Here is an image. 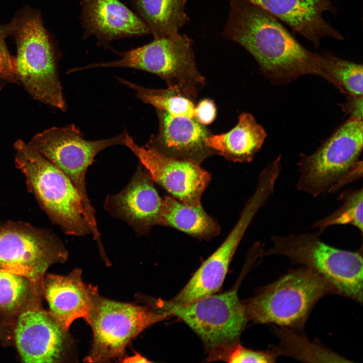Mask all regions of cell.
I'll return each instance as SVG.
<instances>
[{"mask_svg":"<svg viewBox=\"0 0 363 363\" xmlns=\"http://www.w3.org/2000/svg\"><path fill=\"white\" fill-rule=\"evenodd\" d=\"M228 1L223 37L247 50L269 80L286 84L306 75L327 80L320 54L302 46L279 20L248 2Z\"/></svg>","mask_w":363,"mask_h":363,"instance_id":"obj_1","label":"cell"},{"mask_svg":"<svg viewBox=\"0 0 363 363\" xmlns=\"http://www.w3.org/2000/svg\"><path fill=\"white\" fill-rule=\"evenodd\" d=\"M14 149L16 167L51 221L68 235L91 234L82 198L67 175L28 143L18 140Z\"/></svg>","mask_w":363,"mask_h":363,"instance_id":"obj_2","label":"cell"},{"mask_svg":"<svg viewBox=\"0 0 363 363\" xmlns=\"http://www.w3.org/2000/svg\"><path fill=\"white\" fill-rule=\"evenodd\" d=\"M8 24L17 48V78L35 99L62 110L66 109L58 79L54 49L41 14L29 7L18 12Z\"/></svg>","mask_w":363,"mask_h":363,"instance_id":"obj_3","label":"cell"},{"mask_svg":"<svg viewBox=\"0 0 363 363\" xmlns=\"http://www.w3.org/2000/svg\"><path fill=\"white\" fill-rule=\"evenodd\" d=\"M362 120L350 118L314 153L301 154L298 191L317 197L362 176Z\"/></svg>","mask_w":363,"mask_h":363,"instance_id":"obj_4","label":"cell"},{"mask_svg":"<svg viewBox=\"0 0 363 363\" xmlns=\"http://www.w3.org/2000/svg\"><path fill=\"white\" fill-rule=\"evenodd\" d=\"M336 294L333 286L316 272L302 267L289 271L262 287L245 305L248 320L302 331L316 304Z\"/></svg>","mask_w":363,"mask_h":363,"instance_id":"obj_5","label":"cell"},{"mask_svg":"<svg viewBox=\"0 0 363 363\" xmlns=\"http://www.w3.org/2000/svg\"><path fill=\"white\" fill-rule=\"evenodd\" d=\"M136 96L157 110L158 133L148 144L158 151L198 164L215 153L206 144V139L211 134L197 119L194 100L169 88L140 86Z\"/></svg>","mask_w":363,"mask_h":363,"instance_id":"obj_6","label":"cell"},{"mask_svg":"<svg viewBox=\"0 0 363 363\" xmlns=\"http://www.w3.org/2000/svg\"><path fill=\"white\" fill-rule=\"evenodd\" d=\"M321 234L305 232L286 236L273 235L272 247L265 255L286 257L316 272L335 290L337 294L362 302V250L346 251L323 241Z\"/></svg>","mask_w":363,"mask_h":363,"instance_id":"obj_7","label":"cell"},{"mask_svg":"<svg viewBox=\"0 0 363 363\" xmlns=\"http://www.w3.org/2000/svg\"><path fill=\"white\" fill-rule=\"evenodd\" d=\"M193 40L186 34L159 38L132 49L119 51L109 48L120 56L117 60L89 64L79 71L102 67L138 69L157 75L169 88L195 101L205 84L197 68Z\"/></svg>","mask_w":363,"mask_h":363,"instance_id":"obj_8","label":"cell"},{"mask_svg":"<svg viewBox=\"0 0 363 363\" xmlns=\"http://www.w3.org/2000/svg\"><path fill=\"white\" fill-rule=\"evenodd\" d=\"M137 299L180 319L211 350L237 343L248 320L245 305L239 300L236 289L186 304L143 294H137Z\"/></svg>","mask_w":363,"mask_h":363,"instance_id":"obj_9","label":"cell"},{"mask_svg":"<svg viewBox=\"0 0 363 363\" xmlns=\"http://www.w3.org/2000/svg\"><path fill=\"white\" fill-rule=\"evenodd\" d=\"M171 317L146 305L116 301L99 294L86 321L92 330L93 342L84 361L107 362L122 359L134 338L148 327Z\"/></svg>","mask_w":363,"mask_h":363,"instance_id":"obj_10","label":"cell"},{"mask_svg":"<svg viewBox=\"0 0 363 363\" xmlns=\"http://www.w3.org/2000/svg\"><path fill=\"white\" fill-rule=\"evenodd\" d=\"M127 131L112 138L95 141L83 138L74 125L53 127L36 134L28 144L60 169L79 192L92 231L98 229L94 210L88 196L86 174L95 157L112 146L125 145Z\"/></svg>","mask_w":363,"mask_h":363,"instance_id":"obj_11","label":"cell"},{"mask_svg":"<svg viewBox=\"0 0 363 363\" xmlns=\"http://www.w3.org/2000/svg\"><path fill=\"white\" fill-rule=\"evenodd\" d=\"M68 258V251L51 232L26 222L0 221V271L37 285L50 266Z\"/></svg>","mask_w":363,"mask_h":363,"instance_id":"obj_12","label":"cell"},{"mask_svg":"<svg viewBox=\"0 0 363 363\" xmlns=\"http://www.w3.org/2000/svg\"><path fill=\"white\" fill-rule=\"evenodd\" d=\"M124 145L139 159L153 180L172 197L189 205L201 204V197L210 175L200 164L168 156L149 144L140 146L128 132Z\"/></svg>","mask_w":363,"mask_h":363,"instance_id":"obj_13","label":"cell"},{"mask_svg":"<svg viewBox=\"0 0 363 363\" xmlns=\"http://www.w3.org/2000/svg\"><path fill=\"white\" fill-rule=\"evenodd\" d=\"M48 311L27 308L20 312L15 329L16 345L25 362L50 363L73 351V341Z\"/></svg>","mask_w":363,"mask_h":363,"instance_id":"obj_14","label":"cell"},{"mask_svg":"<svg viewBox=\"0 0 363 363\" xmlns=\"http://www.w3.org/2000/svg\"><path fill=\"white\" fill-rule=\"evenodd\" d=\"M148 171L139 165L128 184L119 193L108 195L104 207L112 216L132 227L139 236L149 234L159 225L162 201Z\"/></svg>","mask_w":363,"mask_h":363,"instance_id":"obj_15","label":"cell"},{"mask_svg":"<svg viewBox=\"0 0 363 363\" xmlns=\"http://www.w3.org/2000/svg\"><path fill=\"white\" fill-rule=\"evenodd\" d=\"M83 39L94 36L97 44L109 48L122 38L151 34L141 18L120 0H79Z\"/></svg>","mask_w":363,"mask_h":363,"instance_id":"obj_16","label":"cell"},{"mask_svg":"<svg viewBox=\"0 0 363 363\" xmlns=\"http://www.w3.org/2000/svg\"><path fill=\"white\" fill-rule=\"evenodd\" d=\"M41 284L49 312L68 330L77 319L87 321L99 295L97 286L84 283L79 268L65 276L48 274Z\"/></svg>","mask_w":363,"mask_h":363,"instance_id":"obj_17","label":"cell"},{"mask_svg":"<svg viewBox=\"0 0 363 363\" xmlns=\"http://www.w3.org/2000/svg\"><path fill=\"white\" fill-rule=\"evenodd\" d=\"M254 217L250 209H244L240 217L222 244L202 264L171 301L186 304L214 294L221 287L234 254Z\"/></svg>","mask_w":363,"mask_h":363,"instance_id":"obj_18","label":"cell"},{"mask_svg":"<svg viewBox=\"0 0 363 363\" xmlns=\"http://www.w3.org/2000/svg\"><path fill=\"white\" fill-rule=\"evenodd\" d=\"M244 1L266 11L316 46L325 37L343 39L323 17L324 12L334 11L332 0Z\"/></svg>","mask_w":363,"mask_h":363,"instance_id":"obj_19","label":"cell"},{"mask_svg":"<svg viewBox=\"0 0 363 363\" xmlns=\"http://www.w3.org/2000/svg\"><path fill=\"white\" fill-rule=\"evenodd\" d=\"M266 137L264 129L253 115L243 112L231 130L221 134H211L205 142L215 153L229 160L250 162L261 148Z\"/></svg>","mask_w":363,"mask_h":363,"instance_id":"obj_20","label":"cell"},{"mask_svg":"<svg viewBox=\"0 0 363 363\" xmlns=\"http://www.w3.org/2000/svg\"><path fill=\"white\" fill-rule=\"evenodd\" d=\"M159 225L174 228L201 239L213 238L220 231L217 222L201 204L187 205L171 196L163 199Z\"/></svg>","mask_w":363,"mask_h":363,"instance_id":"obj_21","label":"cell"},{"mask_svg":"<svg viewBox=\"0 0 363 363\" xmlns=\"http://www.w3.org/2000/svg\"><path fill=\"white\" fill-rule=\"evenodd\" d=\"M129 1L154 38L176 35L190 21L187 0Z\"/></svg>","mask_w":363,"mask_h":363,"instance_id":"obj_22","label":"cell"},{"mask_svg":"<svg viewBox=\"0 0 363 363\" xmlns=\"http://www.w3.org/2000/svg\"><path fill=\"white\" fill-rule=\"evenodd\" d=\"M274 331L280 340L278 346L273 347L278 355L289 356L307 362H350L318 344L310 341L302 331L281 327H275Z\"/></svg>","mask_w":363,"mask_h":363,"instance_id":"obj_23","label":"cell"},{"mask_svg":"<svg viewBox=\"0 0 363 363\" xmlns=\"http://www.w3.org/2000/svg\"><path fill=\"white\" fill-rule=\"evenodd\" d=\"M320 55V66L327 81L347 95H362V65L330 53Z\"/></svg>","mask_w":363,"mask_h":363,"instance_id":"obj_24","label":"cell"},{"mask_svg":"<svg viewBox=\"0 0 363 363\" xmlns=\"http://www.w3.org/2000/svg\"><path fill=\"white\" fill-rule=\"evenodd\" d=\"M341 206L326 217L315 222L312 227L321 233L328 227L337 225L351 224L363 232L362 189H349L342 192L338 197Z\"/></svg>","mask_w":363,"mask_h":363,"instance_id":"obj_25","label":"cell"},{"mask_svg":"<svg viewBox=\"0 0 363 363\" xmlns=\"http://www.w3.org/2000/svg\"><path fill=\"white\" fill-rule=\"evenodd\" d=\"M33 286L36 285L25 277L0 271V310L13 313L25 309Z\"/></svg>","mask_w":363,"mask_h":363,"instance_id":"obj_26","label":"cell"},{"mask_svg":"<svg viewBox=\"0 0 363 363\" xmlns=\"http://www.w3.org/2000/svg\"><path fill=\"white\" fill-rule=\"evenodd\" d=\"M273 347L267 351H255L235 343L210 350L209 361L222 360L228 362H274L278 356Z\"/></svg>","mask_w":363,"mask_h":363,"instance_id":"obj_27","label":"cell"},{"mask_svg":"<svg viewBox=\"0 0 363 363\" xmlns=\"http://www.w3.org/2000/svg\"><path fill=\"white\" fill-rule=\"evenodd\" d=\"M10 35L8 24L0 25V77L11 82L17 81L15 57L10 53L6 43Z\"/></svg>","mask_w":363,"mask_h":363,"instance_id":"obj_28","label":"cell"},{"mask_svg":"<svg viewBox=\"0 0 363 363\" xmlns=\"http://www.w3.org/2000/svg\"><path fill=\"white\" fill-rule=\"evenodd\" d=\"M196 116L204 125L212 123L216 115V108L214 102L209 99L200 101L195 106Z\"/></svg>","mask_w":363,"mask_h":363,"instance_id":"obj_29","label":"cell"},{"mask_svg":"<svg viewBox=\"0 0 363 363\" xmlns=\"http://www.w3.org/2000/svg\"><path fill=\"white\" fill-rule=\"evenodd\" d=\"M347 101L340 105L342 109L350 114V118L362 120V95H347Z\"/></svg>","mask_w":363,"mask_h":363,"instance_id":"obj_30","label":"cell"},{"mask_svg":"<svg viewBox=\"0 0 363 363\" xmlns=\"http://www.w3.org/2000/svg\"><path fill=\"white\" fill-rule=\"evenodd\" d=\"M123 362H150L146 358L143 357L141 355L137 353L134 356L125 358L123 359Z\"/></svg>","mask_w":363,"mask_h":363,"instance_id":"obj_31","label":"cell"}]
</instances>
